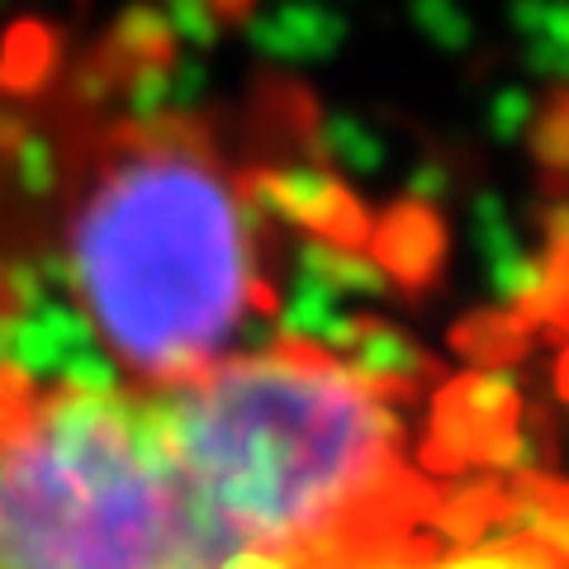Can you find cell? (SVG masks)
I'll list each match as a JSON object with an SVG mask.
<instances>
[{
	"instance_id": "obj_2",
	"label": "cell",
	"mask_w": 569,
	"mask_h": 569,
	"mask_svg": "<svg viewBox=\"0 0 569 569\" xmlns=\"http://www.w3.org/2000/svg\"><path fill=\"white\" fill-rule=\"evenodd\" d=\"M48 257L110 380L171 385L257 342L271 190L213 119L129 114L58 167Z\"/></svg>"
},
{
	"instance_id": "obj_3",
	"label": "cell",
	"mask_w": 569,
	"mask_h": 569,
	"mask_svg": "<svg viewBox=\"0 0 569 569\" xmlns=\"http://www.w3.org/2000/svg\"><path fill=\"white\" fill-rule=\"evenodd\" d=\"M370 569H569V527L503 493L485 512L399 550Z\"/></svg>"
},
{
	"instance_id": "obj_1",
	"label": "cell",
	"mask_w": 569,
	"mask_h": 569,
	"mask_svg": "<svg viewBox=\"0 0 569 569\" xmlns=\"http://www.w3.org/2000/svg\"><path fill=\"white\" fill-rule=\"evenodd\" d=\"M328 441L233 366L0 389V569H361Z\"/></svg>"
}]
</instances>
